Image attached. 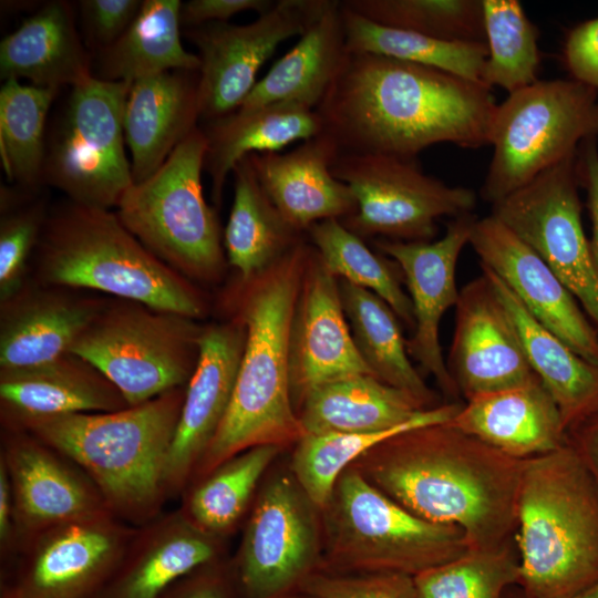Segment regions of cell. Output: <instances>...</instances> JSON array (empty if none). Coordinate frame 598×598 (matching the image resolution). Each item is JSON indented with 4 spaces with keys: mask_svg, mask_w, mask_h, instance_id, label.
I'll return each mask as SVG.
<instances>
[{
    "mask_svg": "<svg viewBox=\"0 0 598 598\" xmlns=\"http://www.w3.org/2000/svg\"><path fill=\"white\" fill-rule=\"evenodd\" d=\"M141 0H82L79 8L87 43L101 51L128 29L142 6Z\"/></svg>",
    "mask_w": 598,
    "mask_h": 598,
    "instance_id": "cell-47",
    "label": "cell"
},
{
    "mask_svg": "<svg viewBox=\"0 0 598 598\" xmlns=\"http://www.w3.org/2000/svg\"><path fill=\"white\" fill-rule=\"evenodd\" d=\"M199 118L198 72L168 71L133 82L124 135L134 183L154 174Z\"/></svg>",
    "mask_w": 598,
    "mask_h": 598,
    "instance_id": "cell-28",
    "label": "cell"
},
{
    "mask_svg": "<svg viewBox=\"0 0 598 598\" xmlns=\"http://www.w3.org/2000/svg\"><path fill=\"white\" fill-rule=\"evenodd\" d=\"M575 155L492 205V214L527 244L598 327V266L581 221Z\"/></svg>",
    "mask_w": 598,
    "mask_h": 598,
    "instance_id": "cell-14",
    "label": "cell"
},
{
    "mask_svg": "<svg viewBox=\"0 0 598 598\" xmlns=\"http://www.w3.org/2000/svg\"><path fill=\"white\" fill-rule=\"evenodd\" d=\"M491 89L389 56L347 52L316 109L341 153L416 158L439 143L488 145Z\"/></svg>",
    "mask_w": 598,
    "mask_h": 598,
    "instance_id": "cell-1",
    "label": "cell"
},
{
    "mask_svg": "<svg viewBox=\"0 0 598 598\" xmlns=\"http://www.w3.org/2000/svg\"><path fill=\"white\" fill-rule=\"evenodd\" d=\"M310 248L298 241L264 272L243 282L237 316L245 324L246 341L233 398L189 483L245 450L282 447L303 435L290 394L288 347Z\"/></svg>",
    "mask_w": 598,
    "mask_h": 598,
    "instance_id": "cell-3",
    "label": "cell"
},
{
    "mask_svg": "<svg viewBox=\"0 0 598 598\" xmlns=\"http://www.w3.org/2000/svg\"><path fill=\"white\" fill-rule=\"evenodd\" d=\"M280 450L259 445L226 460L187 485L179 509L200 530L220 538L239 522Z\"/></svg>",
    "mask_w": 598,
    "mask_h": 598,
    "instance_id": "cell-38",
    "label": "cell"
},
{
    "mask_svg": "<svg viewBox=\"0 0 598 598\" xmlns=\"http://www.w3.org/2000/svg\"><path fill=\"white\" fill-rule=\"evenodd\" d=\"M136 528L105 514L42 530L4 566L0 598H96Z\"/></svg>",
    "mask_w": 598,
    "mask_h": 598,
    "instance_id": "cell-15",
    "label": "cell"
},
{
    "mask_svg": "<svg viewBox=\"0 0 598 598\" xmlns=\"http://www.w3.org/2000/svg\"><path fill=\"white\" fill-rule=\"evenodd\" d=\"M424 410L427 409L405 391L374 375L359 374L317 388L297 413L305 435L390 430Z\"/></svg>",
    "mask_w": 598,
    "mask_h": 598,
    "instance_id": "cell-33",
    "label": "cell"
},
{
    "mask_svg": "<svg viewBox=\"0 0 598 598\" xmlns=\"http://www.w3.org/2000/svg\"><path fill=\"white\" fill-rule=\"evenodd\" d=\"M0 461L13 494L16 553L44 529L112 514L76 464L24 430L2 426Z\"/></svg>",
    "mask_w": 598,
    "mask_h": 598,
    "instance_id": "cell-17",
    "label": "cell"
},
{
    "mask_svg": "<svg viewBox=\"0 0 598 598\" xmlns=\"http://www.w3.org/2000/svg\"><path fill=\"white\" fill-rule=\"evenodd\" d=\"M60 89L6 80L0 90V155L9 179L31 190L42 184L45 124Z\"/></svg>",
    "mask_w": 598,
    "mask_h": 598,
    "instance_id": "cell-40",
    "label": "cell"
},
{
    "mask_svg": "<svg viewBox=\"0 0 598 598\" xmlns=\"http://www.w3.org/2000/svg\"><path fill=\"white\" fill-rule=\"evenodd\" d=\"M186 386L113 412L75 413L2 426L27 431L76 464L128 525L161 515L165 470Z\"/></svg>",
    "mask_w": 598,
    "mask_h": 598,
    "instance_id": "cell-4",
    "label": "cell"
},
{
    "mask_svg": "<svg viewBox=\"0 0 598 598\" xmlns=\"http://www.w3.org/2000/svg\"><path fill=\"white\" fill-rule=\"evenodd\" d=\"M91 55L75 27L72 6L50 1L0 43L3 81L25 79L30 84L60 89L93 76Z\"/></svg>",
    "mask_w": 598,
    "mask_h": 598,
    "instance_id": "cell-29",
    "label": "cell"
},
{
    "mask_svg": "<svg viewBox=\"0 0 598 598\" xmlns=\"http://www.w3.org/2000/svg\"><path fill=\"white\" fill-rule=\"evenodd\" d=\"M470 245L543 327L598 364V329L545 261L493 215L477 218Z\"/></svg>",
    "mask_w": 598,
    "mask_h": 598,
    "instance_id": "cell-21",
    "label": "cell"
},
{
    "mask_svg": "<svg viewBox=\"0 0 598 598\" xmlns=\"http://www.w3.org/2000/svg\"><path fill=\"white\" fill-rule=\"evenodd\" d=\"M342 16L347 52L389 56L481 83L488 54L486 42L447 41L383 27L343 3Z\"/></svg>",
    "mask_w": 598,
    "mask_h": 598,
    "instance_id": "cell-39",
    "label": "cell"
},
{
    "mask_svg": "<svg viewBox=\"0 0 598 598\" xmlns=\"http://www.w3.org/2000/svg\"><path fill=\"white\" fill-rule=\"evenodd\" d=\"M461 406L458 402L442 403L424 410L398 427L384 431L305 434L297 441L292 453V475L321 511L330 499L339 476L368 451L396 434L420 426L447 423Z\"/></svg>",
    "mask_w": 598,
    "mask_h": 598,
    "instance_id": "cell-37",
    "label": "cell"
},
{
    "mask_svg": "<svg viewBox=\"0 0 598 598\" xmlns=\"http://www.w3.org/2000/svg\"><path fill=\"white\" fill-rule=\"evenodd\" d=\"M41 285L102 291L197 320L196 287L154 256L111 209L70 202L48 215L37 246Z\"/></svg>",
    "mask_w": 598,
    "mask_h": 598,
    "instance_id": "cell-6",
    "label": "cell"
},
{
    "mask_svg": "<svg viewBox=\"0 0 598 598\" xmlns=\"http://www.w3.org/2000/svg\"><path fill=\"white\" fill-rule=\"evenodd\" d=\"M206 151V135L196 127L154 174L133 183L115 213L173 270L189 281L214 282L226 259L220 224L202 185Z\"/></svg>",
    "mask_w": 598,
    "mask_h": 598,
    "instance_id": "cell-8",
    "label": "cell"
},
{
    "mask_svg": "<svg viewBox=\"0 0 598 598\" xmlns=\"http://www.w3.org/2000/svg\"><path fill=\"white\" fill-rule=\"evenodd\" d=\"M234 199L224 231L228 262L248 282L301 240L261 187L249 155L231 172Z\"/></svg>",
    "mask_w": 598,
    "mask_h": 598,
    "instance_id": "cell-35",
    "label": "cell"
},
{
    "mask_svg": "<svg viewBox=\"0 0 598 598\" xmlns=\"http://www.w3.org/2000/svg\"><path fill=\"white\" fill-rule=\"evenodd\" d=\"M481 268L514 322L529 364L555 401L567 432L598 413V364L543 327L499 277Z\"/></svg>",
    "mask_w": 598,
    "mask_h": 598,
    "instance_id": "cell-31",
    "label": "cell"
},
{
    "mask_svg": "<svg viewBox=\"0 0 598 598\" xmlns=\"http://www.w3.org/2000/svg\"><path fill=\"white\" fill-rule=\"evenodd\" d=\"M597 91L574 80L536 81L496 105L492 159L481 195L492 205L576 154L598 133Z\"/></svg>",
    "mask_w": 598,
    "mask_h": 598,
    "instance_id": "cell-9",
    "label": "cell"
},
{
    "mask_svg": "<svg viewBox=\"0 0 598 598\" xmlns=\"http://www.w3.org/2000/svg\"><path fill=\"white\" fill-rule=\"evenodd\" d=\"M476 219L472 213L455 217L437 240L375 243L402 270L409 290L414 331L406 341L408 352L452 402H457L460 393L442 353L440 324L446 310L457 303L456 265Z\"/></svg>",
    "mask_w": 598,
    "mask_h": 598,
    "instance_id": "cell-18",
    "label": "cell"
},
{
    "mask_svg": "<svg viewBox=\"0 0 598 598\" xmlns=\"http://www.w3.org/2000/svg\"><path fill=\"white\" fill-rule=\"evenodd\" d=\"M340 154L337 143L321 133L289 152L249 157L261 187L285 220L307 233L316 223L343 220L357 210L352 190L332 174Z\"/></svg>",
    "mask_w": 598,
    "mask_h": 598,
    "instance_id": "cell-23",
    "label": "cell"
},
{
    "mask_svg": "<svg viewBox=\"0 0 598 598\" xmlns=\"http://www.w3.org/2000/svg\"><path fill=\"white\" fill-rule=\"evenodd\" d=\"M447 423L520 461L568 442L560 412L542 381L466 401Z\"/></svg>",
    "mask_w": 598,
    "mask_h": 598,
    "instance_id": "cell-27",
    "label": "cell"
},
{
    "mask_svg": "<svg viewBox=\"0 0 598 598\" xmlns=\"http://www.w3.org/2000/svg\"><path fill=\"white\" fill-rule=\"evenodd\" d=\"M346 54L342 3L327 0L296 45L256 83L238 109L295 102L316 110Z\"/></svg>",
    "mask_w": 598,
    "mask_h": 598,
    "instance_id": "cell-32",
    "label": "cell"
},
{
    "mask_svg": "<svg viewBox=\"0 0 598 598\" xmlns=\"http://www.w3.org/2000/svg\"><path fill=\"white\" fill-rule=\"evenodd\" d=\"M307 233L329 272L372 291L389 305L399 319L414 327L410 297L386 260L370 250L358 235L339 219L316 223Z\"/></svg>",
    "mask_w": 598,
    "mask_h": 598,
    "instance_id": "cell-42",
    "label": "cell"
},
{
    "mask_svg": "<svg viewBox=\"0 0 598 598\" xmlns=\"http://www.w3.org/2000/svg\"><path fill=\"white\" fill-rule=\"evenodd\" d=\"M565 60L576 81L598 91V18L582 22L568 34Z\"/></svg>",
    "mask_w": 598,
    "mask_h": 598,
    "instance_id": "cell-48",
    "label": "cell"
},
{
    "mask_svg": "<svg viewBox=\"0 0 598 598\" xmlns=\"http://www.w3.org/2000/svg\"><path fill=\"white\" fill-rule=\"evenodd\" d=\"M203 330L195 319L117 299L105 301L71 353L94 365L134 406L187 385Z\"/></svg>",
    "mask_w": 598,
    "mask_h": 598,
    "instance_id": "cell-10",
    "label": "cell"
},
{
    "mask_svg": "<svg viewBox=\"0 0 598 598\" xmlns=\"http://www.w3.org/2000/svg\"><path fill=\"white\" fill-rule=\"evenodd\" d=\"M565 598H598V581L586 589Z\"/></svg>",
    "mask_w": 598,
    "mask_h": 598,
    "instance_id": "cell-54",
    "label": "cell"
},
{
    "mask_svg": "<svg viewBox=\"0 0 598 598\" xmlns=\"http://www.w3.org/2000/svg\"><path fill=\"white\" fill-rule=\"evenodd\" d=\"M127 406L110 380L71 352L32 367L0 369L1 424Z\"/></svg>",
    "mask_w": 598,
    "mask_h": 598,
    "instance_id": "cell-25",
    "label": "cell"
},
{
    "mask_svg": "<svg viewBox=\"0 0 598 598\" xmlns=\"http://www.w3.org/2000/svg\"><path fill=\"white\" fill-rule=\"evenodd\" d=\"M219 538L190 523L181 509L138 526L96 598H163L178 581L218 561Z\"/></svg>",
    "mask_w": 598,
    "mask_h": 598,
    "instance_id": "cell-24",
    "label": "cell"
},
{
    "mask_svg": "<svg viewBox=\"0 0 598 598\" xmlns=\"http://www.w3.org/2000/svg\"><path fill=\"white\" fill-rule=\"evenodd\" d=\"M354 344L373 374L414 396L424 408L442 403L413 365L398 317L379 296L348 281L339 282Z\"/></svg>",
    "mask_w": 598,
    "mask_h": 598,
    "instance_id": "cell-36",
    "label": "cell"
},
{
    "mask_svg": "<svg viewBox=\"0 0 598 598\" xmlns=\"http://www.w3.org/2000/svg\"><path fill=\"white\" fill-rule=\"evenodd\" d=\"M320 513L322 548L318 570L414 577L470 550L460 527L414 515L352 466L339 476Z\"/></svg>",
    "mask_w": 598,
    "mask_h": 598,
    "instance_id": "cell-7",
    "label": "cell"
},
{
    "mask_svg": "<svg viewBox=\"0 0 598 598\" xmlns=\"http://www.w3.org/2000/svg\"><path fill=\"white\" fill-rule=\"evenodd\" d=\"M131 85L93 75L72 86L47 136L42 184L60 189L79 205L117 206L134 183L124 147Z\"/></svg>",
    "mask_w": 598,
    "mask_h": 598,
    "instance_id": "cell-11",
    "label": "cell"
},
{
    "mask_svg": "<svg viewBox=\"0 0 598 598\" xmlns=\"http://www.w3.org/2000/svg\"><path fill=\"white\" fill-rule=\"evenodd\" d=\"M446 365L465 401L540 381L514 322L483 274L460 290Z\"/></svg>",
    "mask_w": 598,
    "mask_h": 598,
    "instance_id": "cell-19",
    "label": "cell"
},
{
    "mask_svg": "<svg viewBox=\"0 0 598 598\" xmlns=\"http://www.w3.org/2000/svg\"><path fill=\"white\" fill-rule=\"evenodd\" d=\"M317 512L292 474L266 482L229 566L238 598L281 597L318 570L322 534Z\"/></svg>",
    "mask_w": 598,
    "mask_h": 598,
    "instance_id": "cell-13",
    "label": "cell"
},
{
    "mask_svg": "<svg viewBox=\"0 0 598 598\" xmlns=\"http://www.w3.org/2000/svg\"><path fill=\"white\" fill-rule=\"evenodd\" d=\"M515 532L529 598H565L598 581V487L568 442L524 460Z\"/></svg>",
    "mask_w": 598,
    "mask_h": 598,
    "instance_id": "cell-5",
    "label": "cell"
},
{
    "mask_svg": "<svg viewBox=\"0 0 598 598\" xmlns=\"http://www.w3.org/2000/svg\"><path fill=\"white\" fill-rule=\"evenodd\" d=\"M488 50L481 83L513 93L536 81L538 30L517 0H482Z\"/></svg>",
    "mask_w": 598,
    "mask_h": 598,
    "instance_id": "cell-41",
    "label": "cell"
},
{
    "mask_svg": "<svg viewBox=\"0 0 598 598\" xmlns=\"http://www.w3.org/2000/svg\"><path fill=\"white\" fill-rule=\"evenodd\" d=\"M363 18L393 29L462 42H486L482 0H344Z\"/></svg>",
    "mask_w": 598,
    "mask_h": 598,
    "instance_id": "cell-43",
    "label": "cell"
},
{
    "mask_svg": "<svg viewBox=\"0 0 598 598\" xmlns=\"http://www.w3.org/2000/svg\"><path fill=\"white\" fill-rule=\"evenodd\" d=\"M327 0H278L247 24L210 22L188 28L199 50V116L214 121L236 111L256 85L260 66L277 47L301 35Z\"/></svg>",
    "mask_w": 598,
    "mask_h": 598,
    "instance_id": "cell-16",
    "label": "cell"
},
{
    "mask_svg": "<svg viewBox=\"0 0 598 598\" xmlns=\"http://www.w3.org/2000/svg\"><path fill=\"white\" fill-rule=\"evenodd\" d=\"M204 161L212 181V197L220 205L225 182L236 164L255 153L279 152L296 141L323 132L317 110L295 102H277L236 111L207 122Z\"/></svg>",
    "mask_w": 598,
    "mask_h": 598,
    "instance_id": "cell-30",
    "label": "cell"
},
{
    "mask_svg": "<svg viewBox=\"0 0 598 598\" xmlns=\"http://www.w3.org/2000/svg\"><path fill=\"white\" fill-rule=\"evenodd\" d=\"M163 598H238L229 567L215 561L174 585Z\"/></svg>",
    "mask_w": 598,
    "mask_h": 598,
    "instance_id": "cell-49",
    "label": "cell"
},
{
    "mask_svg": "<svg viewBox=\"0 0 598 598\" xmlns=\"http://www.w3.org/2000/svg\"><path fill=\"white\" fill-rule=\"evenodd\" d=\"M270 0H190L182 4L181 23L195 28L210 22H226L239 12L254 10L258 14L274 6Z\"/></svg>",
    "mask_w": 598,
    "mask_h": 598,
    "instance_id": "cell-50",
    "label": "cell"
},
{
    "mask_svg": "<svg viewBox=\"0 0 598 598\" xmlns=\"http://www.w3.org/2000/svg\"><path fill=\"white\" fill-rule=\"evenodd\" d=\"M574 447L598 487V413L568 431Z\"/></svg>",
    "mask_w": 598,
    "mask_h": 598,
    "instance_id": "cell-52",
    "label": "cell"
},
{
    "mask_svg": "<svg viewBox=\"0 0 598 598\" xmlns=\"http://www.w3.org/2000/svg\"><path fill=\"white\" fill-rule=\"evenodd\" d=\"M585 146L582 169L588 192V206L592 227L590 246L598 266V151L594 137L586 140Z\"/></svg>",
    "mask_w": 598,
    "mask_h": 598,
    "instance_id": "cell-53",
    "label": "cell"
},
{
    "mask_svg": "<svg viewBox=\"0 0 598 598\" xmlns=\"http://www.w3.org/2000/svg\"><path fill=\"white\" fill-rule=\"evenodd\" d=\"M278 598H316L311 595H308L303 591H300V590H296V591H292L290 594H287V595H283L281 597H278Z\"/></svg>",
    "mask_w": 598,
    "mask_h": 598,
    "instance_id": "cell-55",
    "label": "cell"
},
{
    "mask_svg": "<svg viewBox=\"0 0 598 598\" xmlns=\"http://www.w3.org/2000/svg\"><path fill=\"white\" fill-rule=\"evenodd\" d=\"M246 341L241 319L204 327L199 355L165 470L167 498L182 494L228 411Z\"/></svg>",
    "mask_w": 598,
    "mask_h": 598,
    "instance_id": "cell-22",
    "label": "cell"
},
{
    "mask_svg": "<svg viewBox=\"0 0 598 598\" xmlns=\"http://www.w3.org/2000/svg\"><path fill=\"white\" fill-rule=\"evenodd\" d=\"M17 548L14 502L10 478L0 461V556L4 565L11 561Z\"/></svg>",
    "mask_w": 598,
    "mask_h": 598,
    "instance_id": "cell-51",
    "label": "cell"
},
{
    "mask_svg": "<svg viewBox=\"0 0 598 598\" xmlns=\"http://www.w3.org/2000/svg\"><path fill=\"white\" fill-rule=\"evenodd\" d=\"M288 355L296 412L307 395L323 384L352 375H374L354 344L339 282L313 246L291 320Z\"/></svg>",
    "mask_w": 598,
    "mask_h": 598,
    "instance_id": "cell-20",
    "label": "cell"
},
{
    "mask_svg": "<svg viewBox=\"0 0 598 598\" xmlns=\"http://www.w3.org/2000/svg\"><path fill=\"white\" fill-rule=\"evenodd\" d=\"M298 590L316 598H417L414 577L400 573L336 574L316 570Z\"/></svg>",
    "mask_w": 598,
    "mask_h": 598,
    "instance_id": "cell-46",
    "label": "cell"
},
{
    "mask_svg": "<svg viewBox=\"0 0 598 598\" xmlns=\"http://www.w3.org/2000/svg\"><path fill=\"white\" fill-rule=\"evenodd\" d=\"M104 303L56 287L24 285L1 301L0 369L32 367L70 353Z\"/></svg>",
    "mask_w": 598,
    "mask_h": 598,
    "instance_id": "cell-26",
    "label": "cell"
},
{
    "mask_svg": "<svg viewBox=\"0 0 598 598\" xmlns=\"http://www.w3.org/2000/svg\"><path fill=\"white\" fill-rule=\"evenodd\" d=\"M519 581V559L507 544L470 549L461 557L414 576L417 598H501Z\"/></svg>",
    "mask_w": 598,
    "mask_h": 598,
    "instance_id": "cell-44",
    "label": "cell"
},
{
    "mask_svg": "<svg viewBox=\"0 0 598 598\" xmlns=\"http://www.w3.org/2000/svg\"><path fill=\"white\" fill-rule=\"evenodd\" d=\"M523 462L442 423L396 434L351 466L414 515L460 527L470 549L487 550L516 529Z\"/></svg>",
    "mask_w": 598,
    "mask_h": 598,
    "instance_id": "cell-2",
    "label": "cell"
},
{
    "mask_svg": "<svg viewBox=\"0 0 598 598\" xmlns=\"http://www.w3.org/2000/svg\"><path fill=\"white\" fill-rule=\"evenodd\" d=\"M179 0H143L122 37L97 53V75L105 81L135 82L168 71L198 72V54L181 41Z\"/></svg>",
    "mask_w": 598,
    "mask_h": 598,
    "instance_id": "cell-34",
    "label": "cell"
},
{
    "mask_svg": "<svg viewBox=\"0 0 598 598\" xmlns=\"http://www.w3.org/2000/svg\"><path fill=\"white\" fill-rule=\"evenodd\" d=\"M44 205L30 202L6 209L0 223V301L16 295L24 286L29 257L40 240L47 220Z\"/></svg>",
    "mask_w": 598,
    "mask_h": 598,
    "instance_id": "cell-45",
    "label": "cell"
},
{
    "mask_svg": "<svg viewBox=\"0 0 598 598\" xmlns=\"http://www.w3.org/2000/svg\"><path fill=\"white\" fill-rule=\"evenodd\" d=\"M332 174L353 193L357 210L341 223L360 238L432 241L437 219L471 214L476 205L473 189L425 174L415 158L341 153Z\"/></svg>",
    "mask_w": 598,
    "mask_h": 598,
    "instance_id": "cell-12",
    "label": "cell"
}]
</instances>
